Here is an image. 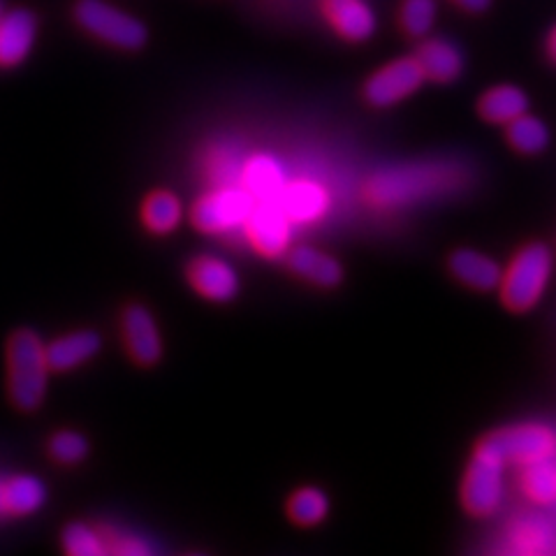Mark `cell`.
I'll list each match as a JSON object with an SVG mask.
<instances>
[{
  "mask_svg": "<svg viewBox=\"0 0 556 556\" xmlns=\"http://www.w3.org/2000/svg\"><path fill=\"white\" fill-rule=\"evenodd\" d=\"M466 181L468 167L457 161H420L376 172L364 186V198L378 208H402L455 193Z\"/></svg>",
  "mask_w": 556,
  "mask_h": 556,
  "instance_id": "obj_1",
  "label": "cell"
},
{
  "mask_svg": "<svg viewBox=\"0 0 556 556\" xmlns=\"http://www.w3.org/2000/svg\"><path fill=\"white\" fill-rule=\"evenodd\" d=\"M49 374L47 343L30 329L14 332L8 343V392L12 404L20 410L40 408L49 388Z\"/></svg>",
  "mask_w": 556,
  "mask_h": 556,
  "instance_id": "obj_2",
  "label": "cell"
},
{
  "mask_svg": "<svg viewBox=\"0 0 556 556\" xmlns=\"http://www.w3.org/2000/svg\"><path fill=\"white\" fill-rule=\"evenodd\" d=\"M554 269L552 251L541 241L527 243L521 249L508 269H503L501 281V298L513 311H529L533 308L545 294Z\"/></svg>",
  "mask_w": 556,
  "mask_h": 556,
  "instance_id": "obj_3",
  "label": "cell"
},
{
  "mask_svg": "<svg viewBox=\"0 0 556 556\" xmlns=\"http://www.w3.org/2000/svg\"><path fill=\"white\" fill-rule=\"evenodd\" d=\"M506 459L486 439L476 447L462 482V503L468 513L490 517L501 508L506 494Z\"/></svg>",
  "mask_w": 556,
  "mask_h": 556,
  "instance_id": "obj_4",
  "label": "cell"
},
{
  "mask_svg": "<svg viewBox=\"0 0 556 556\" xmlns=\"http://www.w3.org/2000/svg\"><path fill=\"white\" fill-rule=\"evenodd\" d=\"M75 22L100 42L124 51L142 49L149 38L144 24L137 16L104 0H79L75 5Z\"/></svg>",
  "mask_w": 556,
  "mask_h": 556,
  "instance_id": "obj_5",
  "label": "cell"
},
{
  "mask_svg": "<svg viewBox=\"0 0 556 556\" xmlns=\"http://www.w3.org/2000/svg\"><path fill=\"white\" fill-rule=\"evenodd\" d=\"M255 200L241 184L239 186H214L204 193L190 212L195 228L206 235H228L247 225Z\"/></svg>",
  "mask_w": 556,
  "mask_h": 556,
  "instance_id": "obj_6",
  "label": "cell"
},
{
  "mask_svg": "<svg viewBox=\"0 0 556 556\" xmlns=\"http://www.w3.org/2000/svg\"><path fill=\"white\" fill-rule=\"evenodd\" d=\"M506 464L529 466L533 462L549 459L556 452V433L547 425H515L494 431L486 437Z\"/></svg>",
  "mask_w": 556,
  "mask_h": 556,
  "instance_id": "obj_7",
  "label": "cell"
},
{
  "mask_svg": "<svg viewBox=\"0 0 556 556\" xmlns=\"http://www.w3.org/2000/svg\"><path fill=\"white\" fill-rule=\"evenodd\" d=\"M243 232H247L253 251L269 260H276L288 255V251L292 249L294 223L288 218L278 202H255V208L247 225H243Z\"/></svg>",
  "mask_w": 556,
  "mask_h": 556,
  "instance_id": "obj_8",
  "label": "cell"
},
{
  "mask_svg": "<svg viewBox=\"0 0 556 556\" xmlns=\"http://www.w3.org/2000/svg\"><path fill=\"white\" fill-rule=\"evenodd\" d=\"M425 79L427 77L415 56L396 59L382 65L378 73L367 79V84H364V98H367L371 108L386 110L410 98L425 84Z\"/></svg>",
  "mask_w": 556,
  "mask_h": 556,
  "instance_id": "obj_9",
  "label": "cell"
},
{
  "mask_svg": "<svg viewBox=\"0 0 556 556\" xmlns=\"http://www.w3.org/2000/svg\"><path fill=\"white\" fill-rule=\"evenodd\" d=\"M188 281L195 288L200 298L218 304L232 302L241 288L237 269L228 260H223L218 255L195 257L188 267Z\"/></svg>",
  "mask_w": 556,
  "mask_h": 556,
  "instance_id": "obj_10",
  "label": "cell"
},
{
  "mask_svg": "<svg viewBox=\"0 0 556 556\" xmlns=\"http://www.w3.org/2000/svg\"><path fill=\"white\" fill-rule=\"evenodd\" d=\"M274 202L281 204V208L294 225L318 223L329 214V208H332V195H329V190L313 179L288 181Z\"/></svg>",
  "mask_w": 556,
  "mask_h": 556,
  "instance_id": "obj_11",
  "label": "cell"
},
{
  "mask_svg": "<svg viewBox=\"0 0 556 556\" xmlns=\"http://www.w3.org/2000/svg\"><path fill=\"white\" fill-rule=\"evenodd\" d=\"M38 40V16L16 8L0 16V67L22 65Z\"/></svg>",
  "mask_w": 556,
  "mask_h": 556,
  "instance_id": "obj_12",
  "label": "cell"
},
{
  "mask_svg": "<svg viewBox=\"0 0 556 556\" xmlns=\"http://www.w3.org/2000/svg\"><path fill=\"white\" fill-rule=\"evenodd\" d=\"M124 339L130 357L142 364V367H153L163 357V337L159 323L147 306H128L124 313Z\"/></svg>",
  "mask_w": 556,
  "mask_h": 556,
  "instance_id": "obj_13",
  "label": "cell"
},
{
  "mask_svg": "<svg viewBox=\"0 0 556 556\" xmlns=\"http://www.w3.org/2000/svg\"><path fill=\"white\" fill-rule=\"evenodd\" d=\"M323 12L343 40L364 42L376 33V14L367 0H323Z\"/></svg>",
  "mask_w": 556,
  "mask_h": 556,
  "instance_id": "obj_14",
  "label": "cell"
},
{
  "mask_svg": "<svg viewBox=\"0 0 556 556\" xmlns=\"http://www.w3.org/2000/svg\"><path fill=\"white\" fill-rule=\"evenodd\" d=\"M288 181V172L276 155L253 153L243 165L239 184L249 190L255 202H269L278 198Z\"/></svg>",
  "mask_w": 556,
  "mask_h": 556,
  "instance_id": "obj_15",
  "label": "cell"
},
{
  "mask_svg": "<svg viewBox=\"0 0 556 556\" xmlns=\"http://www.w3.org/2000/svg\"><path fill=\"white\" fill-rule=\"evenodd\" d=\"M47 503V486L35 476L0 478V517H28Z\"/></svg>",
  "mask_w": 556,
  "mask_h": 556,
  "instance_id": "obj_16",
  "label": "cell"
},
{
  "mask_svg": "<svg viewBox=\"0 0 556 556\" xmlns=\"http://www.w3.org/2000/svg\"><path fill=\"white\" fill-rule=\"evenodd\" d=\"M288 267L292 274L318 288H334L343 281V267L337 257L316 247H292L288 251Z\"/></svg>",
  "mask_w": 556,
  "mask_h": 556,
  "instance_id": "obj_17",
  "label": "cell"
},
{
  "mask_svg": "<svg viewBox=\"0 0 556 556\" xmlns=\"http://www.w3.org/2000/svg\"><path fill=\"white\" fill-rule=\"evenodd\" d=\"M450 271L455 274L457 281L464 286L490 292L501 288L503 269L492 255L473 251V249H459L450 255Z\"/></svg>",
  "mask_w": 556,
  "mask_h": 556,
  "instance_id": "obj_18",
  "label": "cell"
},
{
  "mask_svg": "<svg viewBox=\"0 0 556 556\" xmlns=\"http://www.w3.org/2000/svg\"><path fill=\"white\" fill-rule=\"evenodd\" d=\"M427 79L437 84H450L464 73V54L455 42L445 38H429L415 54Z\"/></svg>",
  "mask_w": 556,
  "mask_h": 556,
  "instance_id": "obj_19",
  "label": "cell"
},
{
  "mask_svg": "<svg viewBox=\"0 0 556 556\" xmlns=\"http://www.w3.org/2000/svg\"><path fill=\"white\" fill-rule=\"evenodd\" d=\"M247 151L239 139L223 137L208 147L204 155V174L212 186H239L243 165H247Z\"/></svg>",
  "mask_w": 556,
  "mask_h": 556,
  "instance_id": "obj_20",
  "label": "cell"
},
{
  "mask_svg": "<svg viewBox=\"0 0 556 556\" xmlns=\"http://www.w3.org/2000/svg\"><path fill=\"white\" fill-rule=\"evenodd\" d=\"M102 348V339L91 329H81V332L65 334L47 343V357L51 364V371H73L81 364L93 359Z\"/></svg>",
  "mask_w": 556,
  "mask_h": 556,
  "instance_id": "obj_21",
  "label": "cell"
},
{
  "mask_svg": "<svg viewBox=\"0 0 556 556\" xmlns=\"http://www.w3.org/2000/svg\"><path fill=\"white\" fill-rule=\"evenodd\" d=\"M478 112L484 121H490V124L508 126L510 121L529 112V98L525 91L517 89V86L501 84L482 93L478 102Z\"/></svg>",
  "mask_w": 556,
  "mask_h": 556,
  "instance_id": "obj_22",
  "label": "cell"
},
{
  "mask_svg": "<svg viewBox=\"0 0 556 556\" xmlns=\"http://www.w3.org/2000/svg\"><path fill=\"white\" fill-rule=\"evenodd\" d=\"M508 543L521 554L552 552L556 545V529L545 517H517L508 529Z\"/></svg>",
  "mask_w": 556,
  "mask_h": 556,
  "instance_id": "obj_23",
  "label": "cell"
},
{
  "mask_svg": "<svg viewBox=\"0 0 556 556\" xmlns=\"http://www.w3.org/2000/svg\"><path fill=\"white\" fill-rule=\"evenodd\" d=\"M142 220L153 235H169L184 220V204L169 190H153L142 204Z\"/></svg>",
  "mask_w": 556,
  "mask_h": 556,
  "instance_id": "obj_24",
  "label": "cell"
},
{
  "mask_svg": "<svg viewBox=\"0 0 556 556\" xmlns=\"http://www.w3.org/2000/svg\"><path fill=\"white\" fill-rule=\"evenodd\" d=\"M521 490L538 506L556 503V464L552 457L521 466Z\"/></svg>",
  "mask_w": 556,
  "mask_h": 556,
  "instance_id": "obj_25",
  "label": "cell"
},
{
  "mask_svg": "<svg viewBox=\"0 0 556 556\" xmlns=\"http://www.w3.org/2000/svg\"><path fill=\"white\" fill-rule=\"evenodd\" d=\"M508 142L519 153L538 155L549 147V128L541 118L527 112L508 124Z\"/></svg>",
  "mask_w": 556,
  "mask_h": 556,
  "instance_id": "obj_26",
  "label": "cell"
},
{
  "mask_svg": "<svg viewBox=\"0 0 556 556\" xmlns=\"http://www.w3.org/2000/svg\"><path fill=\"white\" fill-rule=\"evenodd\" d=\"M288 515L300 527H316L329 515V496L318 486H302L288 501Z\"/></svg>",
  "mask_w": 556,
  "mask_h": 556,
  "instance_id": "obj_27",
  "label": "cell"
},
{
  "mask_svg": "<svg viewBox=\"0 0 556 556\" xmlns=\"http://www.w3.org/2000/svg\"><path fill=\"white\" fill-rule=\"evenodd\" d=\"M63 549L70 556H104L108 554V545L100 529H93L84 521H75V525L65 527L63 531Z\"/></svg>",
  "mask_w": 556,
  "mask_h": 556,
  "instance_id": "obj_28",
  "label": "cell"
},
{
  "mask_svg": "<svg viewBox=\"0 0 556 556\" xmlns=\"http://www.w3.org/2000/svg\"><path fill=\"white\" fill-rule=\"evenodd\" d=\"M437 22V0H406L402 8V28L410 38H425Z\"/></svg>",
  "mask_w": 556,
  "mask_h": 556,
  "instance_id": "obj_29",
  "label": "cell"
},
{
  "mask_svg": "<svg viewBox=\"0 0 556 556\" xmlns=\"http://www.w3.org/2000/svg\"><path fill=\"white\" fill-rule=\"evenodd\" d=\"M49 455L65 466L79 464L89 455V441L79 431H59L49 441Z\"/></svg>",
  "mask_w": 556,
  "mask_h": 556,
  "instance_id": "obj_30",
  "label": "cell"
},
{
  "mask_svg": "<svg viewBox=\"0 0 556 556\" xmlns=\"http://www.w3.org/2000/svg\"><path fill=\"white\" fill-rule=\"evenodd\" d=\"M104 545H108V554H118V556H139V554H151L153 547L144 541L142 535H137L128 529H118V527H100Z\"/></svg>",
  "mask_w": 556,
  "mask_h": 556,
  "instance_id": "obj_31",
  "label": "cell"
},
{
  "mask_svg": "<svg viewBox=\"0 0 556 556\" xmlns=\"http://www.w3.org/2000/svg\"><path fill=\"white\" fill-rule=\"evenodd\" d=\"M452 3L459 5L466 12H484L492 5V0H452Z\"/></svg>",
  "mask_w": 556,
  "mask_h": 556,
  "instance_id": "obj_32",
  "label": "cell"
},
{
  "mask_svg": "<svg viewBox=\"0 0 556 556\" xmlns=\"http://www.w3.org/2000/svg\"><path fill=\"white\" fill-rule=\"evenodd\" d=\"M547 51H549L552 61L556 63V26H554V30L549 33V40H547Z\"/></svg>",
  "mask_w": 556,
  "mask_h": 556,
  "instance_id": "obj_33",
  "label": "cell"
},
{
  "mask_svg": "<svg viewBox=\"0 0 556 556\" xmlns=\"http://www.w3.org/2000/svg\"><path fill=\"white\" fill-rule=\"evenodd\" d=\"M5 14V8H3V0H0V16H3Z\"/></svg>",
  "mask_w": 556,
  "mask_h": 556,
  "instance_id": "obj_34",
  "label": "cell"
}]
</instances>
